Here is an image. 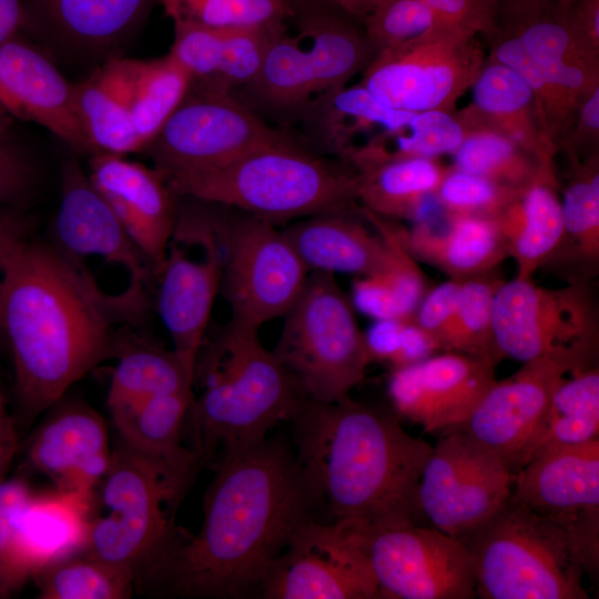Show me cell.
<instances>
[{
	"mask_svg": "<svg viewBox=\"0 0 599 599\" xmlns=\"http://www.w3.org/2000/svg\"><path fill=\"white\" fill-rule=\"evenodd\" d=\"M146 307V287L103 292L83 261L53 241L16 243L0 264V341L22 419L32 423L110 357L115 326L139 323Z\"/></svg>",
	"mask_w": 599,
	"mask_h": 599,
	"instance_id": "cell-1",
	"label": "cell"
},
{
	"mask_svg": "<svg viewBox=\"0 0 599 599\" xmlns=\"http://www.w3.org/2000/svg\"><path fill=\"white\" fill-rule=\"evenodd\" d=\"M313 506L295 454L281 441L265 438L227 456L215 465L199 532L179 529L135 590L200 598L258 591Z\"/></svg>",
	"mask_w": 599,
	"mask_h": 599,
	"instance_id": "cell-2",
	"label": "cell"
},
{
	"mask_svg": "<svg viewBox=\"0 0 599 599\" xmlns=\"http://www.w3.org/2000/svg\"><path fill=\"white\" fill-rule=\"evenodd\" d=\"M296 460L315 505L352 530L427 525L418 485L432 445L398 420L345 396L304 399L293 418Z\"/></svg>",
	"mask_w": 599,
	"mask_h": 599,
	"instance_id": "cell-3",
	"label": "cell"
},
{
	"mask_svg": "<svg viewBox=\"0 0 599 599\" xmlns=\"http://www.w3.org/2000/svg\"><path fill=\"white\" fill-rule=\"evenodd\" d=\"M305 397L258 331L231 323L210 347L189 417L200 464L245 450L293 420Z\"/></svg>",
	"mask_w": 599,
	"mask_h": 599,
	"instance_id": "cell-4",
	"label": "cell"
},
{
	"mask_svg": "<svg viewBox=\"0 0 599 599\" xmlns=\"http://www.w3.org/2000/svg\"><path fill=\"white\" fill-rule=\"evenodd\" d=\"M177 196L232 207L274 224L319 214L358 213L359 174L288 135L210 171L166 182Z\"/></svg>",
	"mask_w": 599,
	"mask_h": 599,
	"instance_id": "cell-5",
	"label": "cell"
},
{
	"mask_svg": "<svg viewBox=\"0 0 599 599\" xmlns=\"http://www.w3.org/2000/svg\"><path fill=\"white\" fill-rule=\"evenodd\" d=\"M578 512L542 514L510 496L460 537L473 562L477 597L587 599L585 562L573 532Z\"/></svg>",
	"mask_w": 599,
	"mask_h": 599,
	"instance_id": "cell-6",
	"label": "cell"
},
{
	"mask_svg": "<svg viewBox=\"0 0 599 599\" xmlns=\"http://www.w3.org/2000/svg\"><path fill=\"white\" fill-rule=\"evenodd\" d=\"M194 473L120 438L102 479L108 512L93 516L83 552L130 570L136 585L173 542L175 514Z\"/></svg>",
	"mask_w": 599,
	"mask_h": 599,
	"instance_id": "cell-7",
	"label": "cell"
},
{
	"mask_svg": "<svg viewBox=\"0 0 599 599\" xmlns=\"http://www.w3.org/2000/svg\"><path fill=\"white\" fill-rule=\"evenodd\" d=\"M488 38V61L507 65L527 82L559 149L579 104L599 85V54L578 39L568 10L547 0H508L504 23Z\"/></svg>",
	"mask_w": 599,
	"mask_h": 599,
	"instance_id": "cell-8",
	"label": "cell"
},
{
	"mask_svg": "<svg viewBox=\"0 0 599 599\" xmlns=\"http://www.w3.org/2000/svg\"><path fill=\"white\" fill-rule=\"evenodd\" d=\"M283 318L273 353L303 397L332 403L348 396L372 361L352 302L335 275L309 272Z\"/></svg>",
	"mask_w": 599,
	"mask_h": 599,
	"instance_id": "cell-9",
	"label": "cell"
},
{
	"mask_svg": "<svg viewBox=\"0 0 599 599\" xmlns=\"http://www.w3.org/2000/svg\"><path fill=\"white\" fill-rule=\"evenodd\" d=\"M211 217L222 251L220 293L231 308L229 323L258 331L264 323L283 317L309 273L283 231L270 221L215 203H211Z\"/></svg>",
	"mask_w": 599,
	"mask_h": 599,
	"instance_id": "cell-10",
	"label": "cell"
},
{
	"mask_svg": "<svg viewBox=\"0 0 599 599\" xmlns=\"http://www.w3.org/2000/svg\"><path fill=\"white\" fill-rule=\"evenodd\" d=\"M484 64V50L476 35L439 26L377 51L359 83L396 110L450 112Z\"/></svg>",
	"mask_w": 599,
	"mask_h": 599,
	"instance_id": "cell-11",
	"label": "cell"
},
{
	"mask_svg": "<svg viewBox=\"0 0 599 599\" xmlns=\"http://www.w3.org/2000/svg\"><path fill=\"white\" fill-rule=\"evenodd\" d=\"M491 321L502 358L526 363L557 354L597 357L598 309L588 281L561 288L516 277L501 282L494 295Z\"/></svg>",
	"mask_w": 599,
	"mask_h": 599,
	"instance_id": "cell-12",
	"label": "cell"
},
{
	"mask_svg": "<svg viewBox=\"0 0 599 599\" xmlns=\"http://www.w3.org/2000/svg\"><path fill=\"white\" fill-rule=\"evenodd\" d=\"M285 135L234 93L190 85L144 152L169 182L210 171Z\"/></svg>",
	"mask_w": 599,
	"mask_h": 599,
	"instance_id": "cell-13",
	"label": "cell"
},
{
	"mask_svg": "<svg viewBox=\"0 0 599 599\" xmlns=\"http://www.w3.org/2000/svg\"><path fill=\"white\" fill-rule=\"evenodd\" d=\"M383 598L474 599L476 579L459 538L423 524H389L353 530Z\"/></svg>",
	"mask_w": 599,
	"mask_h": 599,
	"instance_id": "cell-14",
	"label": "cell"
},
{
	"mask_svg": "<svg viewBox=\"0 0 599 599\" xmlns=\"http://www.w3.org/2000/svg\"><path fill=\"white\" fill-rule=\"evenodd\" d=\"M515 473L466 434H443L432 447L418 485V505L428 525L460 538L510 498Z\"/></svg>",
	"mask_w": 599,
	"mask_h": 599,
	"instance_id": "cell-15",
	"label": "cell"
},
{
	"mask_svg": "<svg viewBox=\"0 0 599 599\" xmlns=\"http://www.w3.org/2000/svg\"><path fill=\"white\" fill-rule=\"evenodd\" d=\"M175 225L199 243L200 256L191 255L186 244L171 238L155 277L156 311L173 349L195 370L213 303L220 293L223 257L212 225L210 202L181 196Z\"/></svg>",
	"mask_w": 599,
	"mask_h": 599,
	"instance_id": "cell-16",
	"label": "cell"
},
{
	"mask_svg": "<svg viewBox=\"0 0 599 599\" xmlns=\"http://www.w3.org/2000/svg\"><path fill=\"white\" fill-rule=\"evenodd\" d=\"M258 592L268 599L383 598L357 535L314 518L293 532Z\"/></svg>",
	"mask_w": 599,
	"mask_h": 599,
	"instance_id": "cell-17",
	"label": "cell"
},
{
	"mask_svg": "<svg viewBox=\"0 0 599 599\" xmlns=\"http://www.w3.org/2000/svg\"><path fill=\"white\" fill-rule=\"evenodd\" d=\"M596 364L595 358L579 354L526 362L510 378L496 382L467 419L451 430L466 434L516 473L526 464L566 374Z\"/></svg>",
	"mask_w": 599,
	"mask_h": 599,
	"instance_id": "cell-18",
	"label": "cell"
},
{
	"mask_svg": "<svg viewBox=\"0 0 599 599\" xmlns=\"http://www.w3.org/2000/svg\"><path fill=\"white\" fill-rule=\"evenodd\" d=\"M496 366L460 353H436L392 370L388 395L398 416L425 433L445 434L464 423L494 386Z\"/></svg>",
	"mask_w": 599,
	"mask_h": 599,
	"instance_id": "cell-19",
	"label": "cell"
},
{
	"mask_svg": "<svg viewBox=\"0 0 599 599\" xmlns=\"http://www.w3.org/2000/svg\"><path fill=\"white\" fill-rule=\"evenodd\" d=\"M88 175L156 277L175 229L179 196L154 167L123 155L90 156Z\"/></svg>",
	"mask_w": 599,
	"mask_h": 599,
	"instance_id": "cell-20",
	"label": "cell"
},
{
	"mask_svg": "<svg viewBox=\"0 0 599 599\" xmlns=\"http://www.w3.org/2000/svg\"><path fill=\"white\" fill-rule=\"evenodd\" d=\"M0 106L12 119L47 129L75 152L95 154L77 113L73 84L19 34L0 47Z\"/></svg>",
	"mask_w": 599,
	"mask_h": 599,
	"instance_id": "cell-21",
	"label": "cell"
},
{
	"mask_svg": "<svg viewBox=\"0 0 599 599\" xmlns=\"http://www.w3.org/2000/svg\"><path fill=\"white\" fill-rule=\"evenodd\" d=\"M53 242L82 261L93 255L122 266L131 284L148 287L153 276L145 257L75 158L64 160L61 165V199Z\"/></svg>",
	"mask_w": 599,
	"mask_h": 599,
	"instance_id": "cell-22",
	"label": "cell"
},
{
	"mask_svg": "<svg viewBox=\"0 0 599 599\" xmlns=\"http://www.w3.org/2000/svg\"><path fill=\"white\" fill-rule=\"evenodd\" d=\"M111 451L103 418L84 404L69 403L38 428L27 456L54 488L94 491L108 471Z\"/></svg>",
	"mask_w": 599,
	"mask_h": 599,
	"instance_id": "cell-23",
	"label": "cell"
},
{
	"mask_svg": "<svg viewBox=\"0 0 599 599\" xmlns=\"http://www.w3.org/2000/svg\"><path fill=\"white\" fill-rule=\"evenodd\" d=\"M471 89L473 104L457 114L465 128H485L509 138L544 170L555 173L552 159L558 149L527 82L507 65L487 61Z\"/></svg>",
	"mask_w": 599,
	"mask_h": 599,
	"instance_id": "cell-24",
	"label": "cell"
},
{
	"mask_svg": "<svg viewBox=\"0 0 599 599\" xmlns=\"http://www.w3.org/2000/svg\"><path fill=\"white\" fill-rule=\"evenodd\" d=\"M94 491L33 490L16 515L17 546L30 579L88 546Z\"/></svg>",
	"mask_w": 599,
	"mask_h": 599,
	"instance_id": "cell-25",
	"label": "cell"
},
{
	"mask_svg": "<svg viewBox=\"0 0 599 599\" xmlns=\"http://www.w3.org/2000/svg\"><path fill=\"white\" fill-rule=\"evenodd\" d=\"M511 497L549 515L599 508V437L531 458L515 473Z\"/></svg>",
	"mask_w": 599,
	"mask_h": 599,
	"instance_id": "cell-26",
	"label": "cell"
},
{
	"mask_svg": "<svg viewBox=\"0 0 599 599\" xmlns=\"http://www.w3.org/2000/svg\"><path fill=\"white\" fill-rule=\"evenodd\" d=\"M27 26L67 48L106 53L129 40L155 0H23Z\"/></svg>",
	"mask_w": 599,
	"mask_h": 599,
	"instance_id": "cell-27",
	"label": "cell"
},
{
	"mask_svg": "<svg viewBox=\"0 0 599 599\" xmlns=\"http://www.w3.org/2000/svg\"><path fill=\"white\" fill-rule=\"evenodd\" d=\"M358 213L319 214L296 220L283 231L308 272L367 276L383 271L388 251Z\"/></svg>",
	"mask_w": 599,
	"mask_h": 599,
	"instance_id": "cell-28",
	"label": "cell"
},
{
	"mask_svg": "<svg viewBox=\"0 0 599 599\" xmlns=\"http://www.w3.org/2000/svg\"><path fill=\"white\" fill-rule=\"evenodd\" d=\"M445 227L434 220L416 222L405 230L412 255L449 278L464 282L491 272L509 257L497 217L447 215Z\"/></svg>",
	"mask_w": 599,
	"mask_h": 599,
	"instance_id": "cell-29",
	"label": "cell"
},
{
	"mask_svg": "<svg viewBox=\"0 0 599 599\" xmlns=\"http://www.w3.org/2000/svg\"><path fill=\"white\" fill-rule=\"evenodd\" d=\"M141 60L112 57L73 84L77 113L95 154L142 152L131 120V99Z\"/></svg>",
	"mask_w": 599,
	"mask_h": 599,
	"instance_id": "cell-30",
	"label": "cell"
},
{
	"mask_svg": "<svg viewBox=\"0 0 599 599\" xmlns=\"http://www.w3.org/2000/svg\"><path fill=\"white\" fill-rule=\"evenodd\" d=\"M125 325L118 329L112 355L113 368L108 393L110 413L133 407L161 395L193 387L195 370L174 349L140 337Z\"/></svg>",
	"mask_w": 599,
	"mask_h": 599,
	"instance_id": "cell-31",
	"label": "cell"
},
{
	"mask_svg": "<svg viewBox=\"0 0 599 599\" xmlns=\"http://www.w3.org/2000/svg\"><path fill=\"white\" fill-rule=\"evenodd\" d=\"M361 206L389 219L428 220L445 167L432 158L399 156L354 166Z\"/></svg>",
	"mask_w": 599,
	"mask_h": 599,
	"instance_id": "cell-32",
	"label": "cell"
},
{
	"mask_svg": "<svg viewBox=\"0 0 599 599\" xmlns=\"http://www.w3.org/2000/svg\"><path fill=\"white\" fill-rule=\"evenodd\" d=\"M508 256L512 257L516 278L531 280L547 265L562 236L561 204L557 181L538 179L527 186L498 217Z\"/></svg>",
	"mask_w": 599,
	"mask_h": 599,
	"instance_id": "cell-33",
	"label": "cell"
},
{
	"mask_svg": "<svg viewBox=\"0 0 599 599\" xmlns=\"http://www.w3.org/2000/svg\"><path fill=\"white\" fill-rule=\"evenodd\" d=\"M193 387L161 394L133 407L112 413L119 436L130 446L173 465L196 470L201 465L193 449L182 445Z\"/></svg>",
	"mask_w": 599,
	"mask_h": 599,
	"instance_id": "cell-34",
	"label": "cell"
},
{
	"mask_svg": "<svg viewBox=\"0 0 599 599\" xmlns=\"http://www.w3.org/2000/svg\"><path fill=\"white\" fill-rule=\"evenodd\" d=\"M573 174L560 200L562 236L549 263H568L573 282L588 281L599 265V161L598 154L583 163L572 161ZM566 264V265H568Z\"/></svg>",
	"mask_w": 599,
	"mask_h": 599,
	"instance_id": "cell-35",
	"label": "cell"
},
{
	"mask_svg": "<svg viewBox=\"0 0 599 599\" xmlns=\"http://www.w3.org/2000/svg\"><path fill=\"white\" fill-rule=\"evenodd\" d=\"M301 31L309 40L306 52L314 99L346 87L376 53L365 35L329 14L307 16Z\"/></svg>",
	"mask_w": 599,
	"mask_h": 599,
	"instance_id": "cell-36",
	"label": "cell"
},
{
	"mask_svg": "<svg viewBox=\"0 0 599 599\" xmlns=\"http://www.w3.org/2000/svg\"><path fill=\"white\" fill-rule=\"evenodd\" d=\"M599 434V369L592 365L572 373L557 387L527 461L542 451L581 444Z\"/></svg>",
	"mask_w": 599,
	"mask_h": 599,
	"instance_id": "cell-37",
	"label": "cell"
},
{
	"mask_svg": "<svg viewBox=\"0 0 599 599\" xmlns=\"http://www.w3.org/2000/svg\"><path fill=\"white\" fill-rule=\"evenodd\" d=\"M243 89L271 112L301 116L314 100L302 35L292 37L283 28L273 39L258 74Z\"/></svg>",
	"mask_w": 599,
	"mask_h": 599,
	"instance_id": "cell-38",
	"label": "cell"
},
{
	"mask_svg": "<svg viewBox=\"0 0 599 599\" xmlns=\"http://www.w3.org/2000/svg\"><path fill=\"white\" fill-rule=\"evenodd\" d=\"M457 170L522 191L538 179L556 180L529 153L509 138L485 128L466 129L453 153Z\"/></svg>",
	"mask_w": 599,
	"mask_h": 599,
	"instance_id": "cell-39",
	"label": "cell"
},
{
	"mask_svg": "<svg viewBox=\"0 0 599 599\" xmlns=\"http://www.w3.org/2000/svg\"><path fill=\"white\" fill-rule=\"evenodd\" d=\"M32 579L40 599H128L135 590L130 570L87 552L53 564Z\"/></svg>",
	"mask_w": 599,
	"mask_h": 599,
	"instance_id": "cell-40",
	"label": "cell"
},
{
	"mask_svg": "<svg viewBox=\"0 0 599 599\" xmlns=\"http://www.w3.org/2000/svg\"><path fill=\"white\" fill-rule=\"evenodd\" d=\"M502 281L491 272L461 282L455 312L437 337L441 352L460 353L495 365L502 359L493 333V300Z\"/></svg>",
	"mask_w": 599,
	"mask_h": 599,
	"instance_id": "cell-41",
	"label": "cell"
},
{
	"mask_svg": "<svg viewBox=\"0 0 599 599\" xmlns=\"http://www.w3.org/2000/svg\"><path fill=\"white\" fill-rule=\"evenodd\" d=\"M191 82V75L169 53L141 60L132 90L131 120L142 151L182 102Z\"/></svg>",
	"mask_w": 599,
	"mask_h": 599,
	"instance_id": "cell-42",
	"label": "cell"
},
{
	"mask_svg": "<svg viewBox=\"0 0 599 599\" xmlns=\"http://www.w3.org/2000/svg\"><path fill=\"white\" fill-rule=\"evenodd\" d=\"M172 21L213 28L283 23L295 14L292 0H155Z\"/></svg>",
	"mask_w": 599,
	"mask_h": 599,
	"instance_id": "cell-43",
	"label": "cell"
},
{
	"mask_svg": "<svg viewBox=\"0 0 599 599\" xmlns=\"http://www.w3.org/2000/svg\"><path fill=\"white\" fill-rule=\"evenodd\" d=\"M283 28L285 22L224 28L222 60L216 74L191 85L224 93L246 87L258 74L273 39Z\"/></svg>",
	"mask_w": 599,
	"mask_h": 599,
	"instance_id": "cell-44",
	"label": "cell"
},
{
	"mask_svg": "<svg viewBox=\"0 0 599 599\" xmlns=\"http://www.w3.org/2000/svg\"><path fill=\"white\" fill-rule=\"evenodd\" d=\"M522 191L450 167L446 170L436 196L447 215L496 219Z\"/></svg>",
	"mask_w": 599,
	"mask_h": 599,
	"instance_id": "cell-45",
	"label": "cell"
},
{
	"mask_svg": "<svg viewBox=\"0 0 599 599\" xmlns=\"http://www.w3.org/2000/svg\"><path fill=\"white\" fill-rule=\"evenodd\" d=\"M363 18L365 37L376 52L443 26L423 0H375Z\"/></svg>",
	"mask_w": 599,
	"mask_h": 599,
	"instance_id": "cell-46",
	"label": "cell"
},
{
	"mask_svg": "<svg viewBox=\"0 0 599 599\" xmlns=\"http://www.w3.org/2000/svg\"><path fill=\"white\" fill-rule=\"evenodd\" d=\"M172 22L171 58L191 75L192 82L213 78L222 60L224 28L187 21Z\"/></svg>",
	"mask_w": 599,
	"mask_h": 599,
	"instance_id": "cell-47",
	"label": "cell"
},
{
	"mask_svg": "<svg viewBox=\"0 0 599 599\" xmlns=\"http://www.w3.org/2000/svg\"><path fill=\"white\" fill-rule=\"evenodd\" d=\"M32 491L22 479L0 481V598L10 596L30 579L17 546L16 515Z\"/></svg>",
	"mask_w": 599,
	"mask_h": 599,
	"instance_id": "cell-48",
	"label": "cell"
},
{
	"mask_svg": "<svg viewBox=\"0 0 599 599\" xmlns=\"http://www.w3.org/2000/svg\"><path fill=\"white\" fill-rule=\"evenodd\" d=\"M39 184L31 154L11 136L0 140V205L28 207Z\"/></svg>",
	"mask_w": 599,
	"mask_h": 599,
	"instance_id": "cell-49",
	"label": "cell"
},
{
	"mask_svg": "<svg viewBox=\"0 0 599 599\" xmlns=\"http://www.w3.org/2000/svg\"><path fill=\"white\" fill-rule=\"evenodd\" d=\"M439 23L471 35L496 29L501 0H423Z\"/></svg>",
	"mask_w": 599,
	"mask_h": 599,
	"instance_id": "cell-50",
	"label": "cell"
},
{
	"mask_svg": "<svg viewBox=\"0 0 599 599\" xmlns=\"http://www.w3.org/2000/svg\"><path fill=\"white\" fill-rule=\"evenodd\" d=\"M461 282L449 278L428 291L415 311L414 322L432 335L436 343L455 312Z\"/></svg>",
	"mask_w": 599,
	"mask_h": 599,
	"instance_id": "cell-51",
	"label": "cell"
},
{
	"mask_svg": "<svg viewBox=\"0 0 599 599\" xmlns=\"http://www.w3.org/2000/svg\"><path fill=\"white\" fill-rule=\"evenodd\" d=\"M352 305L374 318H403L395 294L379 272L358 276L352 286Z\"/></svg>",
	"mask_w": 599,
	"mask_h": 599,
	"instance_id": "cell-52",
	"label": "cell"
},
{
	"mask_svg": "<svg viewBox=\"0 0 599 599\" xmlns=\"http://www.w3.org/2000/svg\"><path fill=\"white\" fill-rule=\"evenodd\" d=\"M599 142V85L592 89L581 101L575 122L564 142L573 159L578 153L588 156L598 154Z\"/></svg>",
	"mask_w": 599,
	"mask_h": 599,
	"instance_id": "cell-53",
	"label": "cell"
},
{
	"mask_svg": "<svg viewBox=\"0 0 599 599\" xmlns=\"http://www.w3.org/2000/svg\"><path fill=\"white\" fill-rule=\"evenodd\" d=\"M439 352L435 338L420 328L413 318L403 326L398 352L390 363L392 370L424 362Z\"/></svg>",
	"mask_w": 599,
	"mask_h": 599,
	"instance_id": "cell-54",
	"label": "cell"
},
{
	"mask_svg": "<svg viewBox=\"0 0 599 599\" xmlns=\"http://www.w3.org/2000/svg\"><path fill=\"white\" fill-rule=\"evenodd\" d=\"M405 321L403 318L375 319L364 334L372 362H384L390 365L399 348Z\"/></svg>",
	"mask_w": 599,
	"mask_h": 599,
	"instance_id": "cell-55",
	"label": "cell"
},
{
	"mask_svg": "<svg viewBox=\"0 0 599 599\" xmlns=\"http://www.w3.org/2000/svg\"><path fill=\"white\" fill-rule=\"evenodd\" d=\"M568 14L578 39L590 51L599 54V0H576Z\"/></svg>",
	"mask_w": 599,
	"mask_h": 599,
	"instance_id": "cell-56",
	"label": "cell"
},
{
	"mask_svg": "<svg viewBox=\"0 0 599 599\" xmlns=\"http://www.w3.org/2000/svg\"><path fill=\"white\" fill-rule=\"evenodd\" d=\"M33 219L28 207L0 205V264L8 251L31 235Z\"/></svg>",
	"mask_w": 599,
	"mask_h": 599,
	"instance_id": "cell-57",
	"label": "cell"
},
{
	"mask_svg": "<svg viewBox=\"0 0 599 599\" xmlns=\"http://www.w3.org/2000/svg\"><path fill=\"white\" fill-rule=\"evenodd\" d=\"M18 435L13 418L9 415L0 390V481L6 479L17 451Z\"/></svg>",
	"mask_w": 599,
	"mask_h": 599,
	"instance_id": "cell-58",
	"label": "cell"
},
{
	"mask_svg": "<svg viewBox=\"0 0 599 599\" xmlns=\"http://www.w3.org/2000/svg\"><path fill=\"white\" fill-rule=\"evenodd\" d=\"M26 22L23 0H0V47L18 35Z\"/></svg>",
	"mask_w": 599,
	"mask_h": 599,
	"instance_id": "cell-59",
	"label": "cell"
},
{
	"mask_svg": "<svg viewBox=\"0 0 599 599\" xmlns=\"http://www.w3.org/2000/svg\"><path fill=\"white\" fill-rule=\"evenodd\" d=\"M339 6L345 11L364 17L372 8L375 0H328Z\"/></svg>",
	"mask_w": 599,
	"mask_h": 599,
	"instance_id": "cell-60",
	"label": "cell"
},
{
	"mask_svg": "<svg viewBox=\"0 0 599 599\" xmlns=\"http://www.w3.org/2000/svg\"><path fill=\"white\" fill-rule=\"evenodd\" d=\"M12 118L0 106V140L10 136Z\"/></svg>",
	"mask_w": 599,
	"mask_h": 599,
	"instance_id": "cell-61",
	"label": "cell"
},
{
	"mask_svg": "<svg viewBox=\"0 0 599 599\" xmlns=\"http://www.w3.org/2000/svg\"><path fill=\"white\" fill-rule=\"evenodd\" d=\"M575 1L576 0H558L556 4L559 9L567 11L570 9Z\"/></svg>",
	"mask_w": 599,
	"mask_h": 599,
	"instance_id": "cell-62",
	"label": "cell"
}]
</instances>
